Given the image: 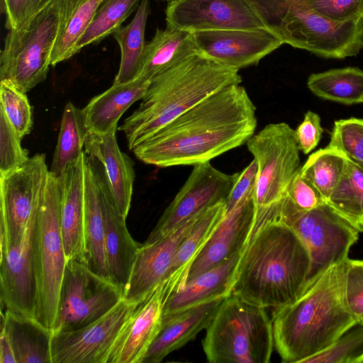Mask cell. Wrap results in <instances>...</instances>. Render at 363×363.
I'll use <instances>...</instances> for the list:
<instances>
[{
    "label": "cell",
    "mask_w": 363,
    "mask_h": 363,
    "mask_svg": "<svg viewBox=\"0 0 363 363\" xmlns=\"http://www.w3.org/2000/svg\"><path fill=\"white\" fill-rule=\"evenodd\" d=\"M226 215L225 201L202 212L179 247L164 281L167 298L186 284L191 264Z\"/></svg>",
    "instance_id": "obj_27"
},
{
    "label": "cell",
    "mask_w": 363,
    "mask_h": 363,
    "mask_svg": "<svg viewBox=\"0 0 363 363\" xmlns=\"http://www.w3.org/2000/svg\"><path fill=\"white\" fill-rule=\"evenodd\" d=\"M307 86L315 96L345 105L363 103V69L347 67L311 74Z\"/></svg>",
    "instance_id": "obj_32"
},
{
    "label": "cell",
    "mask_w": 363,
    "mask_h": 363,
    "mask_svg": "<svg viewBox=\"0 0 363 363\" xmlns=\"http://www.w3.org/2000/svg\"><path fill=\"white\" fill-rule=\"evenodd\" d=\"M327 147L339 151L363 169V119L335 121Z\"/></svg>",
    "instance_id": "obj_38"
},
{
    "label": "cell",
    "mask_w": 363,
    "mask_h": 363,
    "mask_svg": "<svg viewBox=\"0 0 363 363\" xmlns=\"http://www.w3.org/2000/svg\"><path fill=\"white\" fill-rule=\"evenodd\" d=\"M200 214L164 238L141 245L123 291L124 300L139 303L165 281L179 247Z\"/></svg>",
    "instance_id": "obj_18"
},
{
    "label": "cell",
    "mask_w": 363,
    "mask_h": 363,
    "mask_svg": "<svg viewBox=\"0 0 363 363\" xmlns=\"http://www.w3.org/2000/svg\"><path fill=\"white\" fill-rule=\"evenodd\" d=\"M53 0H1L6 16V27L10 30L21 28Z\"/></svg>",
    "instance_id": "obj_45"
},
{
    "label": "cell",
    "mask_w": 363,
    "mask_h": 363,
    "mask_svg": "<svg viewBox=\"0 0 363 363\" xmlns=\"http://www.w3.org/2000/svg\"><path fill=\"white\" fill-rule=\"evenodd\" d=\"M284 198L300 213H305L326 202L315 187L301 173L300 169L291 181Z\"/></svg>",
    "instance_id": "obj_44"
},
{
    "label": "cell",
    "mask_w": 363,
    "mask_h": 363,
    "mask_svg": "<svg viewBox=\"0 0 363 363\" xmlns=\"http://www.w3.org/2000/svg\"><path fill=\"white\" fill-rule=\"evenodd\" d=\"M1 328L13 347L17 363H52V333L36 318L1 311Z\"/></svg>",
    "instance_id": "obj_28"
},
{
    "label": "cell",
    "mask_w": 363,
    "mask_h": 363,
    "mask_svg": "<svg viewBox=\"0 0 363 363\" xmlns=\"http://www.w3.org/2000/svg\"><path fill=\"white\" fill-rule=\"evenodd\" d=\"M345 164L346 157L341 152L326 146L312 153L300 172L327 201L339 182Z\"/></svg>",
    "instance_id": "obj_37"
},
{
    "label": "cell",
    "mask_w": 363,
    "mask_h": 363,
    "mask_svg": "<svg viewBox=\"0 0 363 363\" xmlns=\"http://www.w3.org/2000/svg\"><path fill=\"white\" fill-rule=\"evenodd\" d=\"M82 1L53 0L23 26L9 30L0 55V82L24 93L43 82L63 24Z\"/></svg>",
    "instance_id": "obj_7"
},
{
    "label": "cell",
    "mask_w": 363,
    "mask_h": 363,
    "mask_svg": "<svg viewBox=\"0 0 363 363\" xmlns=\"http://www.w3.org/2000/svg\"><path fill=\"white\" fill-rule=\"evenodd\" d=\"M342 262L329 266L294 301L273 310L274 347L283 362L303 363L357 325L345 298Z\"/></svg>",
    "instance_id": "obj_3"
},
{
    "label": "cell",
    "mask_w": 363,
    "mask_h": 363,
    "mask_svg": "<svg viewBox=\"0 0 363 363\" xmlns=\"http://www.w3.org/2000/svg\"><path fill=\"white\" fill-rule=\"evenodd\" d=\"M257 212L252 194L227 213L194 259L186 282L242 252L253 232Z\"/></svg>",
    "instance_id": "obj_19"
},
{
    "label": "cell",
    "mask_w": 363,
    "mask_h": 363,
    "mask_svg": "<svg viewBox=\"0 0 363 363\" xmlns=\"http://www.w3.org/2000/svg\"><path fill=\"white\" fill-rule=\"evenodd\" d=\"M241 82L238 69L197 52L154 77L138 108L118 128L132 150L204 99Z\"/></svg>",
    "instance_id": "obj_4"
},
{
    "label": "cell",
    "mask_w": 363,
    "mask_h": 363,
    "mask_svg": "<svg viewBox=\"0 0 363 363\" xmlns=\"http://www.w3.org/2000/svg\"><path fill=\"white\" fill-rule=\"evenodd\" d=\"M150 11L149 0H141L130 23L121 26L113 34L121 50V62L115 83L132 81L140 72L146 45L145 32Z\"/></svg>",
    "instance_id": "obj_31"
},
{
    "label": "cell",
    "mask_w": 363,
    "mask_h": 363,
    "mask_svg": "<svg viewBox=\"0 0 363 363\" xmlns=\"http://www.w3.org/2000/svg\"><path fill=\"white\" fill-rule=\"evenodd\" d=\"M103 0H83L68 14L52 50L51 66L77 54V45Z\"/></svg>",
    "instance_id": "obj_36"
},
{
    "label": "cell",
    "mask_w": 363,
    "mask_h": 363,
    "mask_svg": "<svg viewBox=\"0 0 363 363\" xmlns=\"http://www.w3.org/2000/svg\"><path fill=\"white\" fill-rule=\"evenodd\" d=\"M225 298H216L164 316L160 332L142 363H159L193 340L208 327Z\"/></svg>",
    "instance_id": "obj_23"
},
{
    "label": "cell",
    "mask_w": 363,
    "mask_h": 363,
    "mask_svg": "<svg viewBox=\"0 0 363 363\" xmlns=\"http://www.w3.org/2000/svg\"><path fill=\"white\" fill-rule=\"evenodd\" d=\"M138 304L123 298L94 322L53 334L52 363H106L114 342Z\"/></svg>",
    "instance_id": "obj_14"
},
{
    "label": "cell",
    "mask_w": 363,
    "mask_h": 363,
    "mask_svg": "<svg viewBox=\"0 0 363 363\" xmlns=\"http://www.w3.org/2000/svg\"><path fill=\"white\" fill-rule=\"evenodd\" d=\"M102 209L108 278L124 291L141 245L133 240L127 228L126 218L119 213L103 191Z\"/></svg>",
    "instance_id": "obj_24"
},
{
    "label": "cell",
    "mask_w": 363,
    "mask_h": 363,
    "mask_svg": "<svg viewBox=\"0 0 363 363\" xmlns=\"http://www.w3.org/2000/svg\"><path fill=\"white\" fill-rule=\"evenodd\" d=\"M167 297L163 281L138 304L114 342L106 363H142L161 328Z\"/></svg>",
    "instance_id": "obj_21"
},
{
    "label": "cell",
    "mask_w": 363,
    "mask_h": 363,
    "mask_svg": "<svg viewBox=\"0 0 363 363\" xmlns=\"http://www.w3.org/2000/svg\"><path fill=\"white\" fill-rule=\"evenodd\" d=\"M197 52L192 33L169 26L158 28L145 45L138 77L151 80Z\"/></svg>",
    "instance_id": "obj_29"
},
{
    "label": "cell",
    "mask_w": 363,
    "mask_h": 363,
    "mask_svg": "<svg viewBox=\"0 0 363 363\" xmlns=\"http://www.w3.org/2000/svg\"><path fill=\"white\" fill-rule=\"evenodd\" d=\"M342 266L345 301L358 323L363 314V260L347 257Z\"/></svg>",
    "instance_id": "obj_43"
},
{
    "label": "cell",
    "mask_w": 363,
    "mask_h": 363,
    "mask_svg": "<svg viewBox=\"0 0 363 363\" xmlns=\"http://www.w3.org/2000/svg\"><path fill=\"white\" fill-rule=\"evenodd\" d=\"M150 80L137 77L125 83H115L94 96L82 108L89 132L103 134L117 129L122 115L135 101L143 99Z\"/></svg>",
    "instance_id": "obj_26"
},
{
    "label": "cell",
    "mask_w": 363,
    "mask_h": 363,
    "mask_svg": "<svg viewBox=\"0 0 363 363\" xmlns=\"http://www.w3.org/2000/svg\"><path fill=\"white\" fill-rule=\"evenodd\" d=\"M245 1L284 44L335 59L355 56L363 48V18L332 21L296 0Z\"/></svg>",
    "instance_id": "obj_5"
},
{
    "label": "cell",
    "mask_w": 363,
    "mask_h": 363,
    "mask_svg": "<svg viewBox=\"0 0 363 363\" xmlns=\"http://www.w3.org/2000/svg\"><path fill=\"white\" fill-rule=\"evenodd\" d=\"M21 140L0 108V176L18 169L30 158Z\"/></svg>",
    "instance_id": "obj_41"
},
{
    "label": "cell",
    "mask_w": 363,
    "mask_h": 363,
    "mask_svg": "<svg viewBox=\"0 0 363 363\" xmlns=\"http://www.w3.org/2000/svg\"><path fill=\"white\" fill-rule=\"evenodd\" d=\"M0 363H17L10 340L2 328L0 333Z\"/></svg>",
    "instance_id": "obj_48"
},
{
    "label": "cell",
    "mask_w": 363,
    "mask_h": 363,
    "mask_svg": "<svg viewBox=\"0 0 363 363\" xmlns=\"http://www.w3.org/2000/svg\"><path fill=\"white\" fill-rule=\"evenodd\" d=\"M192 35L199 53L238 70L257 64L284 44L268 28L211 30L194 32Z\"/></svg>",
    "instance_id": "obj_17"
},
{
    "label": "cell",
    "mask_w": 363,
    "mask_h": 363,
    "mask_svg": "<svg viewBox=\"0 0 363 363\" xmlns=\"http://www.w3.org/2000/svg\"><path fill=\"white\" fill-rule=\"evenodd\" d=\"M123 296L111 279L77 260L67 262L52 335L80 328L101 318Z\"/></svg>",
    "instance_id": "obj_12"
},
{
    "label": "cell",
    "mask_w": 363,
    "mask_h": 363,
    "mask_svg": "<svg viewBox=\"0 0 363 363\" xmlns=\"http://www.w3.org/2000/svg\"><path fill=\"white\" fill-rule=\"evenodd\" d=\"M294 131L299 150L304 154L309 153L318 145L323 132L319 115L311 111H307Z\"/></svg>",
    "instance_id": "obj_47"
},
{
    "label": "cell",
    "mask_w": 363,
    "mask_h": 363,
    "mask_svg": "<svg viewBox=\"0 0 363 363\" xmlns=\"http://www.w3.org/2000/svg\"><path fill=\"white\" fill-rule=\"evenodd\" d=\"M36 217L18 245L0 255L1 308L35 318V282L32 240Z\"/></svg>",
    "instance_id": "obj_20"
},
{
    "label": "cell",
    "mask_w": 363,
    "mask_h": 363,
    "mask_svg": "<svg viewBox=\"0 0 363 363\" xmlns=\"http://www.w3.org/2000/svg\"><path fill=\"white\" fill-rule=\"evenodd\" d=\"M116 130L113 129L103 134L89 132L84 153L102 191L119 213L126 218L135 175L132 160L119 148Z\"/></svg>",
    "instance_id": "obj_15"
},
{
    "label": "cell",
    "mask_w": 363,
    "mask_h": 363,
    "mask_svg": "<svg viewBox=\"0 0 363 363\" xmlns=\"http://www.w3.org/2000/svg\"><path fill=\"white\" fill-rule=\"evenodd\" d=\"M57 177L50 171L33 232L32 254L35 282V318L52 333L67 258L60 224Z\"/></svg>",
    "instance_id": "obj_8"
},
{
    "label": "cell",
    "mask_w": 363,
    "mask_h": 363,
    "mask_svg": "<svg viewBox=\"0 0 363 363\" xmlns=\"http://www.w3.org/2000/svg\"><path fill=\"white\" fill-rule=\"evenodd\" d=\"M273 212L306 245L311 259L308 281L348 257L351 247L359 238L358 230L327 202L305 213L284 210L275 205Z\"/></svg>",
    "instance_id": "obj_10"
},
{
    "label": "cell",
    "mask_w": 363,
    "mask_h": 363,
    "mask_svg": "<svg viewBox=\"0 0 363 363\" xmlns=\"http://www.w3.org/2000/svg\"><path fill=\"white\" fill-rule=\"evenodd\" d=\"M253 232L242 251L232 294L264 308L294 301L308 282L311 259L302 240L274 214L257 208Z\"/></svg>",
    "instance_id": "obj_2"
},
{
    "label": "cell",
    "mask_w": 363,
    "mask_h": 363,
    "mask_svg": "<svg viewBox=\"0 0 363 363\" xmlns=\"http://www.w3.org/2000/svg\"><path fill=\"white\" fill-rule=\"evenodd\" d=\"M211 363H268L274 347L266 309L230 294L206 328L202 342Z\"/></svg>",
    "instance_id": "obj_6"
},
{
    "label": "cell",
    "mask_w": 363,
    "mask_h": 363,
    "mask_svg": "<svg viewBox=\"0 0 363 363\" xmlns=\"http://www.w3.org/2000/svg\"><path fill=\"white\" fill-rule=\"evenodd\" d=\"M242 252L188 281L164 301L163 317L219 297H226L232 286Z\"/></svg>",
    "instance_id": "obj_25"
},
{
    "label": "cell",
    "mask_w": 363,
    "mask_h": 363,
    "mask_svg": "<svg viewBox=\"0 0 363 363\" xmlns=\"http://www.w3.org/2000/svg\"><path fill=\"white\" fill-rule=\"evenodd\" d=\"M354 327L303 363H356L363 354V325Z\"/></svg>",
    "instance_id": "obj_40"
},
{
    "label": "cell",
    "mask_w": 363,
    "mask_h": 363,
    "mask_svg": "<svg viewBox=\"0 0 363 363\" xmlns=\"http://www.w3.org/2000/svg\"><path fill=\"white\" fill-rule=\"evenodd\" d=\"M257 166L255 160L239 172L225 204L226 214L236 208L243 200L255 194Z\"/></svg>",
    "instance_id": "obj_46"
},
{
    "label": "cell",
    "mask_w": 363,
    "mask_h": 363,
    "mask_svg": "<svg viewBox=\"0 0 363 363\" xmlns=\"http://www.w3.org/2000/svg\"><path fill=\"white\" fill-rule=\"evenodd\" d=\"M357 325H363V314L361 315V317L358 320Z\"/></svg>",
    "instance_id": "obj_49"
},
{
    "label": "cell",
    "mask_w": 363,
    "mask_h": 363,
    "mask_svg": "<svg viewBox=\"0 0 363 363\" xmlns=\"http://www.w3.org/2000/svg\"><path fill=\"white\" fill-rule=\"evenodd\" d=\"M0 108L22 139L33 126L32 108L26 93L6 82H0Z\"/></svg>",
    "instance_id": "obj_39"
},
{
    "label": "cell",
    "mask_w": 363,
    "mask_h": 363,
    "mask_svg": "<svg viewBox=\"0 0 363 363\" xmlns=\"http://www.w3.org/2000/svg\"><path fill=\"white\" fill-rule=\"evenodd\" d=\"M89 133L82 109L68 101L63 110L57 145L50 172L58 177L73 161L84 152Z\"/></svg>",
    "instance_id": "obj_33"
},
{
    "label": "cell",
    "mask_w": 363,
    "mask_h": 363,
    "mask_svg": "<svg viewBox=\"0 0 363 363\" xmlns=\"http://www.w3.org/2000/svg\"><path fill=\"white\" fill-rule=\"evenodd\" d=\"M238 174L224 173L210 162L194 165L143 244L164 238L206 209L225 201Z\"/></svg>",
    "instance_id": "obj_13"
},
{
    "label": "cell",
    "mask_w": 363,
    "mask_h": 363,
    "mask_svg": "<svg viewBox=\"0 0 363 363\" xmlns=\"http://www.w3.org/2000/svg\"><path fill=\"white\" fill-rule=\"evenodd\" d=\"M160 1H164L170 2V1H174V0H160Z\"/></svg>",
    "instance_id": "obj_51"
},
{
    "label": "cell",
    "mask_w": 363,
    "mask_h": 363,
    "mask_svg": "<svg viewBox=\"0 0 363 363\" xmlns=\"http://www.w3.org/2000/svg\"><path fill=\"white\" fill-rule=\"evenodd\" d=\"M49 173L45 155L36 154L21 167L0 176V255L22 241L37 216Z\"/></svg>",
    "instance_id": "obj_11"
},
{
    "label": "cell",
    "mask_w": 363,
    "mask_h": 363,
    "mask_svg": "<svg viewBox=\"0 0 363 363\" xmlns=\"http://www.w3.org/2000/svg\"><path fill=\"white\" fill-rule=\"evenodd\" d=\"M356 363H363V354L356 361Z\"/></svg>",
    "instance_id": "obj_50"
},
{
    "label": "cell",
    "mask_w": 363,
    "mask_h": 363,
    "mask_svg": "<svg viewBox=\"0 0 363 363\" xmlns=\"http://www.w3.org/2000/svg\"><path fill=\"white\" fill-rule=\"evenodd\" d=\"M165 14L167 26L189 33L267 28L245 0H174Z\"/></svg>",
    "instance_id": "obj_16"
},
{
    "label": "cell",
    "mask_w": 363,
    "mask_h": 363,
    "mask_svg": "<svg viewBox=\"0 0 363 363\" xmlns=\"http://www.w3.org/2000/svg\"><path fill=\"white\" fill-rule=\"evenodd\" d=\"M308 9L335 21L363 18V0H296Z\"/></svg>",
    "instance_id": "obj_42"
},
{
    "label": "cell",
    "mask_w": 363,
    "mask_h": 363,
    "mask_svg": "<svg viewBox=\"0 0 363 363\" xmlns=\"http://www.w3.org/2000/svg\"><path fill=\"white\" fill-rule=\"evenodd\" d=\"M141 0H103L82 37L77 53L83 48L102 41L113 34L138 7Z\"/></svg>",
    "instance_id": "obj_35"
},
{
    "label": "cell",
    "mask_w": 363,
    "mask_h": 363,
    "mask_svg": "<svg viewBox=\"0 0 363 363\" xmlns=\"http://www.w3.org/2000/svg\"><path fill=\"white\" fill-rule=\"evenodd\" d=\"M85 165L83 152L57 179L60 194V224L67 261L74 259L87 264L84 235Z\"/></svg>",
    "instance_id": "obj_22"
},
{
    "label": "cell",
    "mask_w": 363,
    "mask_h": 363,
    "mask_svg": "<svg viewBox=\"0 0 363 363\" xmlns=\"http://www.w3.org/2000/svg\"><path fill=\"white\" fill-rule=\"evenodd\" d=\"M84 201V235L87 264L95 273L109 279L104 246L102 190L86 162Z\"/></svg>",
    "instance_id": "obj_30"
},
{
    "label": "cell",
    "mask_w": 363,
    "mask_h": 363,
    "mask_svg": "<svg viewBox=\"0 0 363 363\" xmlns=\"http://www.w3.org/2000/svg\"><path fill=\"white\" fill-rule=\"evenodd\" d=\"M326 202L363 232V169L346 158L342 174Z\"/></svg>",
    "instance_id": "obj_34"
},
{
    "label": "cell",
    "mask_w": 363,
    "mask_h": 363,
    "mask_svg": "<svg viewBox=\"0 0 363 363\" xmlns=\"http://www.w3.org/2000/svg\"><path fill=\"white\" fill-rule=\"evenodd\" d=\"M257 163L254 199L257 208L279 202L301 168L295 131L286 123H269L246 143Z\"/></svg>",
    "instance_id": "obj_9"
},
{
    "label": "cell",
    "mask_w": 363,
    "mask_h": 363,
    "mask_svg": "<svg viewBox=\"0 0 363 363\" xmlns=\"http://www.w3.org/2000/svg\"><path fill=\"white\" fill-rule=\"evenodd\" d=\"M255 111L245 87L233 84L204 99L132 151L143 162L162 168L210 162L254 135Z\"/></svg>",
    "instance_id": "obj_1"
}]
</instances>
